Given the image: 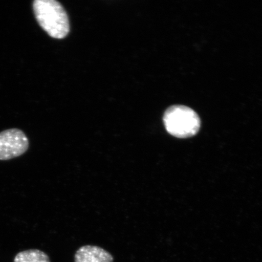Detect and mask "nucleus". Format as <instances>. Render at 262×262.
Masks as SVG:
<instances>
[{"instance_id":"nucleus-3","label":"nucleus","mask_w":262,"mask_h":262,"mask_svg":"<svg viewBox=\"0 0 262 262\" xmlns=\"http://www.w3.org/2000/svg\"><path fill=\"white\" fill-rule=\"evenodd\" d=\"M29 146V139L21 130L13 128L0 133V160L21 156L27 151Z\"/></svg>"},{"instance_id":"nucleus-5","label":"nucleus","mask_w":262,"mask_h":262,"mask_svg":"<svg viewBox=\"0 0 262 262\" xmlns=\"http://www.w3.org/2000/svg\"><path fill=\"white\" fill-rule=\"evenodd\" d=\"M14 262H51L48 255L39 250H29L19 252Z\"/></svg>"},{"instance_id":"nucleus-2","label":"nucleus","mask_w":262,"mask_h":262,"mask_svg":"<svg viewBox=\"0 0 262 262\" xmlns=\"http://www.w3.org/2000/svg\"><path fill=\"white\" fill-rule=\"evenodd\" d=\"M163 122L169 134L180 139L195 136L201 124L198 114L191 108L183 105L169 107L164 114Z\"/></svg>"},{"instance_id":"nucleus-1","label":"nucleus","mask_w":262,"mask_h":262,"mask_svg":"<svg viewBox=\"0 0 262 262\" xmlns=\"http://www.w3.org/2000/svg\"><path fill=\"white\" fill-rule=\"evenodd\" d=\"M33 9L39 25L51 37L61 39L68 34L70 23L60 3L55 0H35Z\"/></svg>"},{"instance_id":"nucleus-4","label":"nucleus","mask_w":262,"mask_h":262,"mask_svg":"<svg viewBox=\"0 0 262 262\" xmlns=\"http://www.w3.org/2000/svg\"><path fill=\"white\" fill-rule=\"evenodd\" d=\"M75 262H113L109 252L97 246L86 245L80 247L75 254Z\"/></svg>"}]
</instances>
